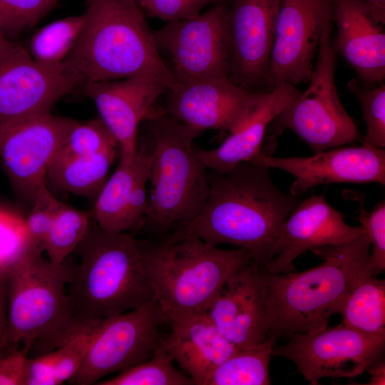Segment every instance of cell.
<instances>
[{
	"instance_id": "obj_1",
	"label": "cell",
	"mask_w": 385,
	"mask_h": 385,
	"mask_svg": "<svg viewBox=\"0 0 385 385\" xmlns=\"http://www.w3.org/2000/svg\"><path fill=\"white\" fill-rule=\"evenodd\" d=\"M269 169L242 162L228 172H207L210 190L203 208L176 229L210 245L245 248L264 267L278 254L283 225L302 201V195L279 190Z\"/></svg>"
},
{
	"instance_id": "obj_2",
	"label": "cell",
	"mask_w": 385,
	"mask_h": 385,
	"mask_svg": "<svg viewBox=\"0 0 385 385\" xmlns=\"http://www.w3.org/2000/svg\"><path fill=\"white\" fill-rule=\"evenodd\" d=\"M371 246L365 230L350 242L312 249L323 260L314 267L267 273L269 337L287 339L327 328L355 285L373 276Z\"/></svg>"
},
{
	"instance_id": "obj_3",
	"label": "cell",
	"mask_w": 385,
	"mask_h": 385,
	"mask_svg": "<svg viewBox=\"0 0 385 385\" xmlns=\"http://www.w3.org/2000/svg\"><path fill=\"white\" fill-rule=\"evenodd\" d=\"M85 2L83 29L64 61L83 84L143 76L168 91L178 86L160 55L143 9L134 0Z\"/></svg>"
},
{
	"instance_id": "obj_4",
	"label": "cell",
	"mask_w": 385,
	"mask_h": 385,
	"mask_svg": "<svg viewBox=\"0 0 385 385\" xmlns=\"http://www.w3.org/2000/svg\"><path fill=\"white\" fill-rule=\"evenodd\" d=\"M75 252L80 261L73 267L68 299L83 327L155 299L135 233L106 232L93 217Z\"/></svg>"
},
{
	"instance_id": "obj_5",
	"label": "cell",
	"mask_w": 385,
	"mask_h": 385,
	"mask_svg": "<svg viewBox=\"0 0 385 385\" xmlns=\"http://www.w3.org/2000/svg\"><path fill=\"white\" fill-rule=\"evenodd\" d=\"M145 271L168 322L202 312L225 280L252 260L250 251L223 250L175 229L166 240H138Z\"/></svg>"
},
{
	"instance_id": "obj_6",
	"label": "cell",
	"mask_w": 385,
	"mask_h": 385,
	"mask_svg": "<svg viewBox=\"0 0 385 385\" xmlns=\"http://www.w3.org/2000/svg\"><path fill=\"white\" fill-rule=\"evenodd\" d=\"M73 267L41 253H27L7 269L8 319L11 349L39 356L60 347L88 328L69 306L68 284Z\"/></svg>"
},
{
	"instance_id": "obj_7",
	"label": "cell",
	"mask_w": 385,
	"mask_h": 385,
	"mask_svg": "<svg viewBox=\"0 0 385 385\" xmlns=\"http://www.w3.org/2000/svg\"><path fill=\"white\" fill-rule=\"evenodd\" d=\"M153 137L145 225L160 233L192 222L209 195L207 168L194 150L200 131L153 110L148 118Z\"/></svg>"
},
{
	"instance_id": "obj_8",
	"label": "cell",
	"mask_w": 385,
	"mask_h": 385,
	"mask_svg": "<svg viewBox=\"0 0 385 385\" xmlns=\"http://www.w3.org/2000/svg\"><path fill=\"white\" fill-rule=\"evenodd\" d=\"M332 29V21L322 34L308 87L292 98L270 123L265 137V153L273 148L276 137L285 130L294 132L314 153L362 140L335 85L336 53Z\"/></svg>"
},
{
	"instance_id": "obj_9",
	"label": "cell",
	"mask_w": 385,
	"mask_h": 385,
	"mask_svg": "<svg viewBox=\"0 0 385 385\" xmlns=\"http://www.w3.org/2000/svg\"><path fill=\"white\" fill-rule=\"evenodd\" d=\"M164 322L167 320L156 299L95 322L87 354L68 384H96L106 376L146 361L159 344L160 328Z\"/></svg>"
},
{
	"instance_id": "obj_10",
	"label": "cell",
	"mask_w": 385,
	"mask_h": 385,
	"mask_svg": "<svg viewBox=\"0 0 385 385\" xmlns=\"http://www.w3.org/2000/svg\"><path fill=\"white\" fill-rule=\"evenodd\" d=\"M153 34L158 48L171 55L178 83L229 76V6L222 1L194 17L168 21Z\"/></svg>"
},
{
	"instance_id": "obj_11",
	"label": "cell",
	"mask_w": 385,
	"mask_h": 385,
	"mask_svg": "<svg viewBox=\"0 0 385 385\" xmlns=\"http://www.w3.org/2000/svg\"><path fill=\"white\" fill-rule=\"evenodd\" d=\"M274 346L272 355L292 361L312 385L323 378L352 379L381 359L385 335H370L341 323L309 333H296Z\"/></svg>"
},
{
	"instance_id": "obj_12",
	"label": "cell",
	"mask_w": 385,
	"mask_h": 385,
	"mask_svg": "<svg viewBox=\"0 0 385 385\" xmlns=\"http://www.w3.org/2000/svg\"><path fill=\"white\" fill-rule=\"evenodd\" d=\"M78 121L51 112L0 126V158L15 191L33 201L48 169Z\"/></svg>"
},
{
	"instance_id": "obj_13",
	"label": "cell",
	"mask_w": 385,
	"mask_h": 385,
	"mask_svg": "<svg viewBox=\"0 0 385 385\" xmlns=\"http://www.w3.org/2000/svg\"><path fill=\"white\" fill-rule=\"evenodd\" d=\"M81 84V76L65 61L56 67L41 65L19 45L0 59V126L51 112Z\"/></svg>"
},
{
	"instance_id": "obj_14",
	"label": "cell",
	"mask_w": 385,
	"mask_h": 385,
	"mask_svg": "<svg viewBox=\"0 0 385 385\" xmlns=\"http://www.w3.org/2000/svg\"><path fill=\"white\" fill-rule=\"evenodd\" d=\"M332 21V0H282L267 82L293 86L309 79L320 38Z\"/></svg>"
},
{
	"instance_id": "obj_15",
	"label": "cell",
	"mask_w": 385,
	"mask_h": 385,
	"mask_svg": "<svg viewBox=\"0 0 385 385\" xmlns=\"http://www.w3.org/2000/svg\"><path fill=\"white\" fill-rule=\"evenodd\" d=\"M268 91L252 92L229 76L195 81L169 91L165 110L179 122L202 132L237 130L265 100Z\"/></svg>"
},
{
	"instance_id": "obj_16",
	"label": "cell",
	"mask_w": 385,
	"mask_h": 385,
	"mask_svg": "<svg viewBox=\"0 0 385 385\" xmlns=\"http://www.w3.org/2000/svg\"><path fill=\"white\" fill-rule=\"evenodd\" d=\"M282 170L294 178L289 192L302 195L320 185L338 183L385 184V150L364 142L314 153L311 156L273 157L262 151L250 163Z\"/></svg>"
},
{
	"instance_id": "obj_17",
	"label": "cell",
	"mask_w": 385,
	"mask_h": 385,
	"mask_svg": "<svg viewBox=\"0 0 385 385\" xmlns=\"http://www.w3.org/2000/svg\"><path fill=\"white\" fill-rule=\"evenodd\" d=\"M267 272L253 260L235 271L221 285L203 312L237 348L269 338Z\"/></svg>"
},
{
	"instance_id": "obj_18",
	"label": "cell",
	"mask_w": 385,
	"mask_h": 385,
	"mask_svg": "<svg viewBox=\"0 0 385 385\" xmlns=\"http://www.w3.org/2000/svg\"><path fill=\"white\" fill-rule=\"evenodd\" d=\"M281 1L231 0L229 29L232 56L229 78L248 91L267 82Z\"/></svg>"
},
{
	"instance_id": "obj_19",
	"label": "cell",
	"mask_w": 385,
	"mask_h": 385,
	"mask_svg": "<svg viewBox=\"0 0 385 385\" xmlns=\"http://www.w3.org/2000/svg\"><path fill=\"white\" fill-rule=\"evenodd\" d=\"M364 230L361 225L346 224L344 215L322 195H313L290 212L282 227L279 252L262 268L269 274L294 272L293 261L306 251L350 242Z\"/></svg>"
},
{
	"instance_id": "obj_20",
	"label": "cell",
	"mask_w": 385,
	"mask_h": 385,
	"mask_svg": "<svg viewBox=\"0 0 385 385\" xmlns=\"http://www.w3.org/2000/svg\"><path fill=\"white\" fill-rule=\"evenodd\" d=\"M83 88L94 102L100 119L116 140L120 158L133 159L138 149V126L150 115L158 96L167 89L143 76L86 83Z\"/></svg>"
},
{
	"instance_id": "obj_21",
	"label": "cell",
	"mask_w": 385,
	"mask_h": 385,
	"mask_svg": "<svg viewBox=\"0 0 385 385\" xmlns=\"http://www.w3.org/2000/svg\"><path fill=\"white\" fill-rule=\"evenodd\" d=\"M338 33L333 43L364 81L374 84L385 77L384 11L365 0H332Z\"/></svg>"
},
{
	"instance_id": "obj_22",
	"label": "cell",
	"mask_w": 385,
	"mask_h": 385,
	"mask_svg": "<svg viewBox=\"0 0 385 385\" xmlns=\"http://www.w3.org/2000/svg\"><path fill=\"white\" fill-rule=\"evenodd\" d=\"M158 347L177 362L194 382L205 385L212 372L239 348L225 338L202 312L177 317Z\"/></svg>"
},
{
	"instance_id": "obj_23",
	"label": "cell",
	"mask_w": 385,
	"mask_h": 385,
	"mask_svg": "<svg viewBox=\"0 0 385 385\" xmlns=\"http://www.w3.org/2000/svg\"><path fill=\"white\" fill-rule=\"evenodd\" d=\"M299 92L287 83L274 84L258 108L220 146L212 150L193 146L195 153L207 169L220 173L242 162L250 163L262 151L270 123Z\"/></svg>"
},
{
	"instance_id": "obj_24",
	"label": "cell",
	"mask_w": 385,
	"mask_h": 385,
	"mask_svg": "<svg viewBox=\"0 0 385 385\" xmlns=\"http://www.w3.org/2000/svg\"><path fill=\"white\" fill-rule=\"evenodd\" d=\"M151 151L138 148L131 160L120 158L95 200L92 212L99 227L111 232H128L126 208L138 180L150 172Z\"/></svg>"
},
{
	"instance_id": "obj_25",
	"label": "cell",
	"mask_w": 385,
	"mask_h": 385,
	"mask_svg": "<svg viewBox=\"0 0 385 385\" xmlns=\"http://www.w3.org/2000/svg\"><path fill=\"white\" fill-rule=\"evenodd\" d=\"M118 151L88 155L58 152L48 169L46 179L62 192L96 200L108 178Z\"/></svg>"
},
{
	"instance_id": "obj_26",
	"label": "cell",
	"mask_w": 385,
	"mask_h": 385,
	"mask_svg": "<svg viewBox=\"0 0 385 385\" xmlns=\"http://www.w3.org/2000/svg\"><path fill=\"white\" fill-rule=\"evenodd\" d=\"M342 324L370 335H385V280L367 276L359 281L342 304Z\"/></svg>"
},
{
	"instance_id": "obj_27",
	"label": "cell",
	"mask_w": 385,
	"mask_h": 385,
	"mask_svg": "<svg viewBox=\"0 0 385 385\" xmlns=\"http://www.w3.org/2000/svg\"><path fill=\"white\" fill-rule=\"evenodd\" d=\"M276 339L238 349L210 375L205 385H268L269 365Z\"/></svg>"
},
{
	"instance_id": "obj_28",
	"label": "cell",
	"mask_w": 385,
	"mask_h": 385,
	"mask_svg": "<svg viewBox=\"0 0 385 385\" xmlns=\"http://www.w3.org/2000/svg\"><path fill=\"white\" fill-rule=\"evenodd\" d=\"M85 20L83 14L58 19L38 29L31 38L29 55L41 65L59 66L76 45Z\"/></svg>"
},
{
	"instance_id": "obj_29",
	"label": "cell",
	"mask_w": 385,
	"mask_h": 385,
	"mask_svg": "<svg viewBox=\"0 0 385 385\" xmlns=\"http://www.w3.org/2000/svg\"><path fill=\"white\" fill-rule=\"evenodd\" d=\"M165 351L157 346L151 356L116 376L99 381V385H194L193 381L174 365Z\"/></svg>"
},
{
	"instance_id": "obj_30",
	"label": "cell",
	"mask_w": 385,
	"mask_h": 385,
	"mask_svg": "<svg viewBox=\"0 0 385 385\" xmlns=\"http://www.w3.org/2000/svg\"><path fill=\"white\" fill-rule=\"evenodd\" d=\"M93 215L63 204L46 238L43 251L48 259L62 263L86 236Z\"/></svg>"
},
{
	"instance_id": "obj_31",
	"label": "cell",
	"mask_w": 385,
	"mask_h": 385,
	"mask_svg": "<svg viewBox=\"0 0 385 385\" xmlns=\"http://www.w3.org/2000/svg\"><path fill=\"white\" fill-rule=\"evenodd\" d=\"M62 0H0V24L9 38L35 26Z\"/></svg>"
},
{
	"instance_id": "obj_32",
	"label": "cell",
	"mask_w": 385,
	"mask_h": 385,
	"mask_svg": "<svg viewBox=\"0 0 385 385\" xmlns=\"http://www.w3.org/2000/svg\"><path fill=\"white\" fill-rule=\"evenodd\" d=\"M112 150H119L118 143L99 118L78 122L59 152L71 155H88Z\"/></svg>"
},
{
	"instance_id": "obj_33",
	"label": "cell",
	"mask_w": 385,
	"mask_h": 385,
	"mask_svg": "<svg viewBox=\"0 0 385 385\" xmlns=\"http://www.w3.org/2000/svg\"><path fill=\"white\" fill-rule=\"evenodd\" d=\"M349 90L359 100L366 132L363 142L378 148L385 147V85L375 88H363L356 79L348 83Z\"/></svg>"
},
{
	"instance_id": "obj_34",
	"label": "cell",
	"mask_w": 385,
	"mask_h": 385,
	"mask_svg": "<svg viewBox=\"0 0 385 385\" xmlns=\"http://www.w3.org/2000/svg\"><path fill=\"white\" fill-rule=\"evenodd\" d=\"M30 252L39 253L31 242L25 221L0 209V270H7L19 258Z\"/></svg>"
},
{
	"instance_id": "obj_35",
	"label": "cell",
	"mask_w": 385,
	"mask_h": 385,
	"mask_svg": "<svg viewBox=\"0 0 385 385\" xmlns=\"http://www.w3.org/2000/svg\"><path fill=\"white\" fill-rule=\"evenodd\" d=\"M32 204L25 226L33 246L41 253L54 219L64 203L54 197L45 183L37 191Z\"/></svg>"
},
{
	"instance_id": "obj_36",
	"label": "cell",
	"mask_w": 385,
	"mask_h": 385,
	"mask_svg": "<svg viewBox=\"0 0 385 385\" xmlns=\"http://www.w3.org/2000/svg\"><path fill=\"white\" fill-rule=\"evenodd\" d=\"M92 324L87 330L53 350L56 374L61 384L74 376L83 364L91 341Z\"/></svg>"
},
{
	"instance_id": "obj_37",
	"label": "cell",
	"mask_w": 385,
	"mask_h": 385,
	"mask_svg": "<svg viewBox=\"0 0 385 385\" xmlns=\"http://www.w3.org/2000/svg\"><path fill=\"white\" fill-rule=\"evenodd\" d=\"M358 220L365 228L372 245L373 276L385 269V202L378 203L371 212L359 210Z\"/></svg>"
},
{
	"instance_id": "obj_38",
	"label": "cell",
	"mask_w": 385,
	"mask_h": 385,
	"mask_svg": "<svg viewBox=\"0 0 385 385\" xmlns=\"http://www.w3.org/2000/svg\"><path fill=\"white\" fill-rule=\"evenodd\" d=\"M221 0H148L141 7L150 17L166 22L189 19L201 13L205 6Z\"/></svg>"
},
{
	"instance_id": "obj_39",
	"label": "cell",
	"mask_w": 385,
	"mask_h": 385,
	"mask_svg": "<svg viewBox=\"0 0 385 385\" xmlns=\"http://www.w3.org/2000/svg\"><path fill=\"white\" fill-rule=\"evenodd\" d=\"M55 369L53 351L29 357L25 385H60Z\"/></svg>"
},
{
	"instance_id": "obj_40",
	"label": "cell",
	"mask_w": 385,
	"mask_h": 385,
	"mask_svg": "<svg viewBox=\"0 0 385 385\" xmlns=\"http://www.w3.org/2000/svg\"><path fill=\"white\" fill-rule=\"evenodd\" d=\"M27 353L13 349L0 356V385H25Z\"/></svg>"
},
{
	"instance_id": "obj_41",
	"label": "cell",
	"mask_w": 385,
	"mask_h": 385,
	"mask_svg": "<svg viewBox=\"0 0 385 385\" xmlns=\"http://www.w3.org/2000/svg\"><path fill=\"white\" fill-rule=\"evenodd\" d=\"M11 349L8 319L7 270H0V356Z\"/></svg>"
},
{
	"instance_id": "obj_42",
	"label": "cell",
	"mask_w": 385,
	"mask_h": 385,
	"mask_svg": "<svg viewBox=\"0 0 385 385\" xmlns=\"http://www.w3.org/2000/svg\"><path fill=\"white\" fill-rule=\"evenodd\" d=\"M366 371L371 375L369 383L371 385H384L385 384V364L381 359L371 364Z\"/></svg>"
},
{
	"instance_id": "obj_43",
	"label": "cell",
	"mask_w": 385,
	"mask_h": 385,
	"mask_svg": "<svg viewBox=\"0 0 385 385\" xmlns=\"http://www.w3.org/2000/svg\"><path fill=\"white\" fill-rule=\"evenodd\" d=\"M19 46V44L9 41L0 24V59L11 53Z\"/></svg>"
},
{
	"instance_id": "obj_44",
	"label": "cell",
	"mask_w": 385,
	"mask_h": 385,
	"mask_svg": "<svg viewBox=\"0 0 385 385\" xmlns=\"http://www.w3.org/2000/svg\"><path fill=\"white\" fill-rule=\"evenodd\" d=\"M369 4L374 6L375 8L385 11V0H365Z\"/></svg>"
},
{
	"instance_id": "obj_45",
	"label": "cell",
	"mask_w": 385,
	"mask_h": 385,
	"mask_svg": "<svg viewBox=\"0 0 385 385\" xmlns=\"http://www.w3.org/2000/svg\"><path fill=\"white\" fill-rule=\"evenodd\" d=\"M140 7L143 6L148 0H134Z\"/></svg>"
}]
</instances>
